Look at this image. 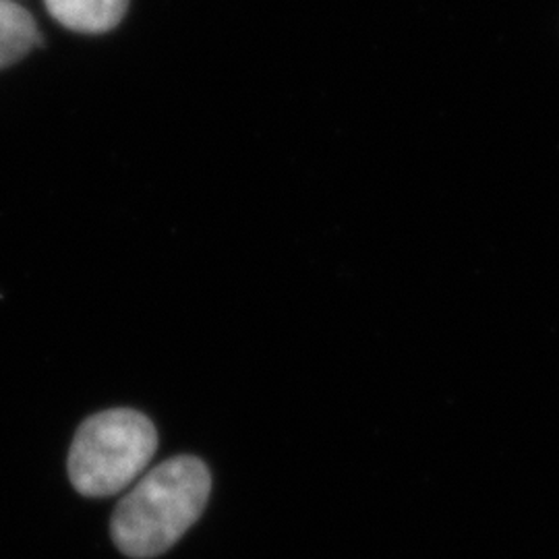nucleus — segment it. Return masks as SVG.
<instances>
[{
    "instance_id": "1",
    "label": "nucleus",
    "mask_w": 559,
    "mask_h": 559,
    "mask_svg": "<svg viewBox=\"0 0 559 559\" xmlns=\"http://www.w3.org/2000/svg\"><path fill=\"white\" fill-rule=\"evenodd\" d=\"M212 491L207 466L195 456H175L152 468L119 501L110 533L129 558L168 551L200 520Z\"/></svg>"
},
{
    "instance_id": "2",
    "label": "nucleus",
    "mask_w": 559,
    "mask_h": 559,
    "mask_svg": "<svg viewBox=\"0 0 559 559\" xmlns=\"http://www.w3.org/2000/svg\"><path fill=\"white\" fill-rule=\"evenodd\" d=\"M158 448L154 423L131 408H112L83 420L69 452V477L85 498L127 489Z\"/></svg>"
},
{
    "instance_id": "3",
    "label": "nucleus",
    "mask_w": 559,
    "mask_h": 559,
    "mask_svg": "<svg viewBox=\"0 0 559 559\" xmlns=\"http://www.w3.org/2000/svg\"><path fill=\"white\" fill-rule=\"evenodd\" d=\"M127 7L129 0H46L48 13L80 34H104L117 27Z\"/></svg>"
},
{
    "instance_id": "4",
    "label": "nucleus",
    "mask_w": 559,
    "mask_h": 559,
    "mask_svg": "<svg viewBox=\"0 0 559 559\" xmlns=\"http://www.w3.org/2000/svg\"><path fill=\"white\" fill-rule=\"evenodd\" d=\"M38 41L32 15L13 0H0V69L23 59Z\"/></svg>"
}]
</instances>
